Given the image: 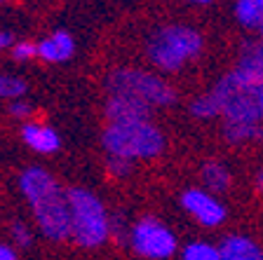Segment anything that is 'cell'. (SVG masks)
Returning a JSON list of instances; mask_svg holds the SVG:
<instances>
[{"label":"cell","mask_w":263,"mask_h":260,"mask_svg":"<svg viewBox=\"0 0 263 260\" xmlns=\"http://www.w3.org/2000/svg\"><path fill=\"white\" fill-rule=\"evenodd\" d=\"M16 188L22 192L24 202L33 223L38 225V232L47 242H68L71 239V206H68V192L61 188L54 173L45 167L31 164L16 176Z\"/></svg>","instance_id":"obj_1"},{"label":"cell","mask_w":263,"mask_h":260,"mask_svg":"<svg viewBox=\"0 0 263 260\" xmlns=\"http://www.w3.org/2000/svg\"><path fill=\"white\" fill-rule=\"evenodd\" d=\"M204 52V35L188 24H162L143 40V56L158 73H181Z\"/></svg>","instance_id":"obj_2"},{"label":"cell","mask_w":263,"mask_h":260,"mask_svg":"<svg viewBox=\"0 0 263 260\" xmlns=\"http://www.w3.org/2000/svg\"><path fill=\"white\" fill-rule=\"evenodd\" d=\"M101 148L106 155L129 162H153L167 150V136L155 119L113 122L101 131Z\"/></svg>","instance_id":"obj_3"},{"label":"cell","mask_w":263,"mask_h":260,"mask_svg":"<svg viewBox=\"0 0 263 260\" xmlns=\"http://www.w3.org/2000/svg\"><path fill=\"white\" fill-rule=\"evenodd\" d=\"M104 89L106 96L108 94H122V96L146 103L153 110L172 108L179 101V92L167 77H162L151 68H141V66H115V68H110L106 73Z\"/></svg>","instance_id":"obj_4"},{"label":"cell","mask_w":263,"mask_h":260,"mask_svg":"<svg viewBox=\"0 0 263 260\" xmlns=\"http://www.w3.org/2000/svg\"><path fill=\"white\" fill-rule=\"evenodd\" d=\"M68 192V206H71V242L80 249H101L110 242V213L104 199L89 188L73 185Z\"/></svg>","instance_id":"obj_5"},{"label":"cell","mask_w":263,"mask_h":260,"mask_svg":"<svg viewBox=\"0 0 263 260\" xmlns=\"http://www.w3.org/2000/svg\"><path fill=\"white\" fill-rule=\"evenodd\" d=\"M219 106L221 125L245 127V125H263V110L258 103L261 87L245 80L235 68L219 77L207 89Z\"/></svg>","instance_id":"obj_6"},{"label":"cell","mask_w":263,"mask_h":260,"mask_svg":"<svg viewBox=\"0 0 263 260\" xmlns=\"http://www.w3.org/2000/svg\"><path fill=\"white\" fill-rule=\"evenodd\" d=\"M127 246L141 260H170L179 255V237L158 216H141L129 225Z\"/></svg>","instance_id":"obj_7"},{"label":"cell","mask_w":263,"mask_h":260,"mask_svg":"<svg viewBox=\"0 0 263 260\" xmlns=\"http://www.w3.org/2000/svg\"><path fill=\"white\" fill-rule=\"evenodd\" d=\"M179 204L181 211L204 230H216L228 221V206L221 202L219 195L204 188H186L179 197Z\"/></svg>","instance_id":"obj_8"},{"label":"cell","mask_w":263,"mask_h":260,"mask_svg":"<svg viewBox=\"0 0 263 260\" xmlns=\"http://www.w3.org/2000/svg\"><path fill=\"white\" fill-rule=\"evenodd\" d=\"M155 110L137 98L122 96V94H108L104 101V117L106 125L113 122H141V119H153Z\"/></svg>","instance_id":"obj_9"},{"label":"cell","mask_w":263,"mask_h":260,"mask_svg":"<svg viewBox=\"0 0 263 260\" xmlns=\"http://www.w3.org/2000/svg\"><path fill=\"white\" fill-rule=\"evenodd\" d=\"M22 141L28 150L38 152V155H54L61 150V134L47 122H24L22 125Z\"/></svg>","instance_id":"obj_10"},{"label":"cell","mask_w":263,"mask_h":260,"mask_svg":"<svg viewBox=\"0 0 263 260\" xmlns=\"http://www.w3.org/2000/svg\"><path fill=\"white\" fill-rule=\"evenodd\" d=\"M76 56V38L64 28H57L43 40H38V59L45 64H66Z\"/></svg>","instance_id":"obj_11"},{"label":"cell","mask_w":263,"mask_h":260,"mask_svg":"<svg viewBox=\"0 0 263 260\" xmlns=\"http://www.w3.org/2000/svg\"><path fill=\"white\" fill-rule=\"evenodd\" d=\"M245 80L263 87V45L258 38H245L237 47V59L233 66Z\"/></svg>","instance_id":"obj_12"},{"label":"cell","mask_w":263,"mask_h":260,"mask_svg":"<svg viewBox=\"0 0 263 260\" xmlns=\"http://www.w3.org/2000/svg\"><path fill=\"white\" fill-rule=\"evenodd\" d=\"M221 260H263V246L245 232H230L219 239Z\"/></svg>","instance_id":"obj_13"},{"label":"cell","mask_w":263,"mask_h":260,"mask_svg":"<svg viewBox=\"0 0 263 260\" xmlns=\"http://www.w3.org/2000/svg\"><path fill=\"white\" fill-rule=\"evenodd\" d=\"M200 188L214 195H223L233 188V171L223 159H204L200 164Z\"/></svg>","instance_id":"obj_14"},{"label":"cell","mask_w":263,"mask_h":260,"mask_svg":"<svg viewBox=\"0 0 263 260\" xmlns=\"http://www.w3.org/2000/svg\"><path fill=\"white\" fill-rule=\"evenodd\" d=\"M235 22L245 31H261L263 28V0H235Z\"/></svg>","instance_id":"obj_15"},{"label":"cell","mask_w":263,"mask_h":260,"mask_svg":"<svg viewBox=\"0 0 263 260\" xmlns=\"http://www.w3.org/2000/svg\"><path fill=\"white\" fill-rule=\"evenodd\" d=\"M179 260H221L219 242L191 239L179 249Z\"/></svg>","instance_id":"obj_16"},{"label":"cell","mask_w":263,"mask_h":260,"mask_svg":"<svg viewBox=\"0 0 263 260\" xmlns=\"http://www.w3.org/2000/svg\"><path fill=\"white\" fill-rule=\"evenodd\" d=\"M221 136L230 146H249V143L263 141V125H245V127H230L221 125Z\"/></svg>","instance_id":"obj_17"},{"label":"cell","mask_w":263,"mask_h":260,"mask_svg":"<svg viewBox=\"0 0 263 260\" xmlns=\"http://www.w3.org/2000/svg\"><path fill=\"white\" fill-rule=\"evenodd\" d=\"M28 82L22 75L14 73H0V98L3 101H16V98H26Z\"/></svg>","instance_id":"obj_18"},{"label":"cell","mask_w":263,"mask_h":260,"mask_svg":"<svg viewBox=\"0 0 263 260\" xmlns=\"http://www.w3.org/2000/svg\"><path fill=\"white\" fill-rule=\"evenodd\" d=\"M188 113L200 122H209V119H219V106L214 101V96L209 92L197 94L191 103H188Z\"/></svg>","instance_id":"obj_19"},{"label":"cell","mask_w":263,"mask_h":260,"mask_svg":"<svg viewBox=\"0 0 263 260\" xmlns=\"http://www.w3.org/2000/svg\"><path fill=\"white\" fill-rule=\"evenodd\" d=\"M10 244L19 251H26L33 246V230L22 221L10 223Z\"/></svg>","instance_id":"obj_20"},{"label":"cell","mask_w":263,"mask_h":260,"mask_svg":"<svg viewBox=\"0 0 263 260\" xmlns=\"http://www.w3.org/2000/svg\"><path fill=\"white\" fill-rule=\"evenodd\" d=\"M106 173L115 181H125L134 173V162L122 157H113V155H106Z\"/></svg>","instance_id":"obj_21"},{"label":"cell","mask_w":263,"mask_h":260,"mask_svg":"<svg viewBox=\"0 0 263 260\" xmlns=\"http://www.w3.org/2000/svg\"><path fill=\"white\" fill-rule=\"evenodd\" d=\"M10 56L16 64H28V61L38 59V43H33V40H16L10 47Z\"/></svg>","instance_id":"obj_22"},{"label":"cell","mask_w":263,"mask_h":260,"mask_svg":"<svg viewBox=\"0 0 263 260\" xmlns=\"http://www.w3.org/2000/svg\"><path fill=\"white\" fill-rule=\"evenodd\" d=\"M7 115H10L12 119H16V122H31L33 115H35V110H33V103L26 101V98H16V101H10L7 103Z\"/></svg>","instance_id":"obj_23"},{"label":"cell","mask_w":263,"mask_h":260,"mask_svg":"<svg viewBox=\"0 0 263 260\" xmlns=\"http://www.w3.org/2000/svg\"><path fill=\"white\" fill-rule=\"evenodd\" d=\"M0 260H19V249H14L10 242H0Z\"/></svg>","instance_id":"obj_24"},{"label":"cell","mask_w":263,"mask_h":260,"mask_svg":"<svg viewBox=\"0 0 263 260\" xmlns=\"http://www.w3.org/2000/svg\"><path fill=\"white\" fill-rule=\"evenodd\" d=\"M14 43H16V38L10 31H0V52H3V49H10Z\"/></svg>","instance_id":"obj_25"},{"label":"cell","mask_w":263,"mask_h":260,"mask_svg":"<svg viewBox=\"0 0 263 260\" xmlns=\"http://www.w3.org/2000/svg\"><path fill=\"white\" fill-rule=\"evenodd\" d=\"M254 190H256L258 195H263V167L254 173Z\"/></svg>","instance_id":"obj_26"},{"label":"cell","mask_w":263,"mask_h":260,"mask_svg":"<svg viewBox=\"0 0 263 260\" xmlns=\"http://www.w3.org/2000/svg\"><path fill=\"white\" fill-rule=\"evenodd\" d=\"M188 5H197V7H204V5H212V3H216V0H186Z\"/></svg>","instance_id":"obj_27"},{"label":"cell","mask_w":263,"mask_h":260,"mask_svg":"<svg viewBox=\"0 0 263 260\" xmlns=\"http://www.w3.org/2000/svg\"><path fill=\"white\" fill-rule=\"evenodd\" d=\"M258 103H261V110H263V87H261V92H258Z\"/></svg>","instance_id":"obj_28"},{"label":"cell","mask_w":263,"mask_h":260,"mask_svg":"<svg viewBox=\"0 0 263 260\" xmlns=\"http://www.w3.org/2000/svg\"><path fill=\"white\" fill-rule=\"evenodd\" d=\"M256 38H258V43L263 45V28H261V31H258V35H256Z\"/></svg>","instance_id":"obj_29"},{"label":"cell","mask_w":263,"mask_h":260,"mask_svg":"<svg viewBox=\"0 0 263 260\" xmlns=\"http://www.w3.org/2000/svg\"><path fill=\"white\" fill-rule=\"evenodd\" d=\"M5 3H7V0H0V5H5Z\"/></svg>","instance_id":"obj_30"}]
</instances>
